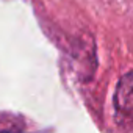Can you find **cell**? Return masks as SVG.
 Returning <instances> with one entry per match:
<instances>
[{
	"instance_id": "1",
	"label": "cell",
	"mask_w": 133,
	"mask_h": 133,
	"mask_svg": "<svg viewBox=\"0 0 133 133\" xmlns=\"http://www.w3.org/2000/svg\"><path fill=\"white\" fill-rule=\"evenodd\" d=\"M113 102H114L116 114H119L122 121L131 122L133 121V72L124 74L119 78Z\"/></svg>"
}]
</instances>
